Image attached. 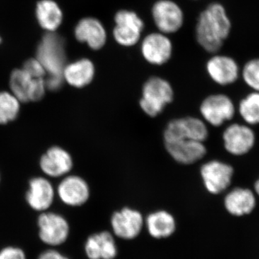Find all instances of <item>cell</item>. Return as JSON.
Returning a JSON list of instances; mask_svg holds the SVG:
<instances>
[{"label": "cell", "instance_id": "6da1fadb", "mask_svg": "<svg viewBox=\"0 0 259 259\" xmlns=\"http://www.w3.org/2000/svg\"><path fill=\"white\" fill-rule=\"evenodd\" d=\"M231 29V20L223 5L212 3L199 15L196 27V37L204 50L215 53L223 47Z\"/></svg>", "mask_w": 259, "mask_h": 259}, {"label": "cell", "instance_id": "7a4b0ae2", "mask_svg": "<svg viewBox=\"0 0 259 259\" xmlns=\"http://www.w3.org/2000/svg\"><path fill=\"white\" fill-rule=\"evenodd\" d=\"M175 93L171 83L158 76H153L144 83L140 107L146 115L156 117L174 100Z\"/></svg>", "mask_w": 259, "mask_h": 259}, {"label": "cell", "instance_id": "3957f363", "mask_svg": "<svg viewBox=\"0 0 259 259\" xmlns=\"http://www.w3.org/2000/svg\"><path fill=\"white\" fill-rule=\"evenodd\" d=\"M36 59L41 63L48 76H63L66 65L64 39L56 32H47L37 46Z\"/></svg>", "mask_w": 259, "mask_h": 259}, {"label": "cell", "instance_id": "277c9868", "mask_svg": "<svg viewBox=\"0 0 259 259\" xmlns=\"http://www.w3.org/2000/svg\"><path fill=\"white\" fill-rule=\"evenodd\" d=\"M209 136L207 123L199 117H187L174 119L167 124L163 131V142L179 140H193L204 142Z\"/></svg>", "mask_w": 259, "mask_h": 259}, {"label": "cell", "instance_id": "5b68a950", "mask_svg": "<svg viewBox=\"0 0 259 259\" xmlns=\"http://www.w3.org/2000/svg\"><path fill=\"white\" fill-rule=\"evenodd\" d=\"M234 102L224 94H214L204 98L199 106L202 120L213 127H221L236 115Z\"/></svg>", "mask_w": 259, "mask_h": 259}, {"label": "cell", "instance_id": "8992f818", "mask_svg": "<svg viewBox=\"0 0 259 259\" xmlns=\"http://www.w3.org/2000/svg\"><path fill=\"white\" fill-rule=\"evenodd\" d=\"M234 172L231 164L220 160L206 162L200 168V176L204 188L214 195L222 194L229 188Z\"/></svg>", "mask_w": 259, "mask_h": 259}, {"label": "cell", "instance_id": "52a82bcc", "mask_svg": "<svg viewBox=\"0 0 259 259\" xmlns=\"http://www.w3.org/2000/svg\"><path fill=\"white\" fill-rule=\"evenodd\" d=\"M12 93L21 102H36L46 93L45 78L32 77L23 69H15L10 79Z\"/></svg>", "mask_w": 259, "mask_h": 259}, {"label": "cell", "instance_id": "ba28073f", "mask_svg": "<svg viewBox=\"0 0 259 259\" xmlns=\"http://www.w3.org/2000/svg\"><path fill=\"white\" fill-rule=\"evenodd\" d=\"M37 226L40 241L49 246L62 245L69 238V223L57 213H42L37 219Z\"/></svg>", "mask_w": 259, "mask_h": 259}, {"label": "cell", "instance_id": "9c48e42d", "mask_svg": "<svg viewBox=\"0 0 259 259\" xmlns=\"http://www.w3.org/2000/svg\"><path fill=\"white\" fill-rule=\"evenodd\" d=\"M222 139L227 152L233 156H242L253 149L256 137L251 126L233 123L223 131Z\"/></svg>", "mask_w": 259, "mask_h": 259}, {"label": "cell", "instance_id": "30bf717a", "mask_svg": "<svg viewBox=\"0 0 259 259\" xmlns=\"http://www.w3.org/2000/svg\"><path fill=\"white\" fill-rule=\"evenodd\" d=\"M113 35L116 41L124 47H132L139 41L144 28L143 20L136 13L120 10L116 13Z\"/></svg>", "mask_w": 259, "mask_h": 259}, {"label": "cell", "instance_id": "8fae6325", "mask_svg": "<svg viewBox=\"0 0 259 259\" xmlns=\"http://www.w3.org/2000/svg\"><path fill=\"white\" fill-rule=\"evenodd\" d=\"M114 234L121 239L132 240L139 236L145 223L137 209L124 207L114 212L110 220Z\"/></svg>", "mask_w": 259, "mask_h": 259}, {"label": "cell", "instance_id": "7c38bea8", "mask_svg": "<svg viewBox=\"0 0 259 259\" xmlns=\"http://www.w3.org/2000/svg\"><path fill=\"white\" fill-rule=\"evenodd\" d=\"M58 195L61 202L71 207L83 205L90 197V188L82 177L71 175L64 177L58 187Z\"/></svg>", "mask_w": 259, "mask_h": 259}, {"label": "cell", "instance_id": "4fadbf2b", "mask_svg": "<svg viewBox=\"0 0 259 259\" xmlns=\"http://www.w3.org/2000/svg\"><path fill=\"white\" fill-rule=\"evenodd\" d=\"M165 148L175 161L182 165H191L202 160L207 154L204 142L193 140H179L164 143Z\"/></svg>", "mask_w": 259, "mask_h": 259}, {"label": "cell", "instance_id": "5bb4252c", "mask_svg": "<svg viewBox=\"0 0 259 259\" xmlns=\"http://www.w3.org/2000/svg\"><path fill=\"white\" fill-rule=\"evenodd\" d=\"M152 15L157 28L165 33L177 31L183 24L182 10L170 0H159L156 3L153 7Z\"/></svg>", "mask_w": 259, "mask_h": 259}, {"label": "cell", "instance_id": "9a60e30c", "mask_svg": "<svg viewBox=\"0 0 259 259\" xmlns=\"http://www.w3.org/2000/svg\"><path fill=\"white\" fill-rule=\"evenodd\" d=\"M206 69L211 79L221 86L231 85L239 77V66L229 56H213L207 61Z\"/></svg>", "mask_w": 259, "mask_h": 259}, {"label": "cell", "instance_id": "2e32d148", "mask_svg": "<svg viewBox=\"0 0 259 259\" xmlns=\"http://www.w3.org/2000/svg\"><path fill=\"white\" fill-rule=\"evenodd\" d=\"M141 52L149 64L160 66L166 64L171 58L172 44L163 34H150L142 42Z\"/></svg>", "mask_w": 259, "mask_h": 259}, {"label": "cell", "instance_id": "e0dca14e", "mask_svg": "<svg viewBox=\"0 0 259 259\" xmlns=\"http://www.w3.org/2000/svg\"><path fill=\"white\" fill-rule=\"evenodd\" d=\"M42 171L51 177L65 176L73 168V159L64 148L54 146L48 150L40 162Z\"/></svg>", "mask_w": 259, "mask_h": 259}, {"label": "cell", "instance_id": "ac0fdd59", "mask_svg": "<svg viewBox=\"0 0 259 259\" xmlns=\"http://www.w3.org/2000/svg\"><path fill=\"white\" fill-rule=\"evenodd\" d=\"M255 192L245 187H235L226 194L225 208L236 217L247 215L254 210L256 206Z\"/></svg>", "mask_w": 259, "mask_h": 259}, {"label": "cell", "instance_id": "d6986e66", "mask_svg": "<svg viewBox=\"0 0 259 259\" xmlns=\"http://www.w3.org/2000/svg\"><path fill=\"white\" fill-rule=\"evenodd\" d=\"M74 34L76 40L86 42L93 50L102 49L106 42V31L97 19L86 18L80 20L75 28Z\"/></svg>", "mask_w": 259, "mask_h": 259}, {"label": "cell", "instance_id": "ffe728a7", "mask_svg": "<svg viewBox=\"0 0 259 259\" xmlns=\"http://www.w3.org/2000/svg\"><path fill=\"white\" fill-rule=\"evenodd\" d=\"M84 250L89 259H115L117 255L114 237L107 231L89 237L85 243Z\"/></svg>", "mask_w": 259, "mask_h": 259}, {"label": "cell", "instance_id": "44dd1931", "mask_svg": "<svg viewBox=\"0 0 259 259\" xmlns=\"http://www.w3.org/2000/svg\"><path fill=\"white\" fill-rule=\"evenodd\" d=\"M54 196V187L47 179L36 177L30 181L26 200L32 209L39 212L47 210L53 204Z\"/></svg>", "mask_w": 259, "mask_h": 259}, {"label": "cell", "instance_id": "7402d4cb", "mask_svg": "<svg viewBox=\"0 0 259 259\" xmlns=\"http://www.w3.org/2000/svg\"><path fill=\"white\" fill-rule=\"evenodd\" d=\"M95 67L93 61L88 59H81L65 66L63 78L70 86L75 88H83L93 81Z\"/></svg>", "mask_w": 259, "mask_h": 259}, {"label": "cell", "instance_id": "603a6c76", "mask_svg": "<svg viewBox=\"0 0 259 259\" xmlns=\"http://www.w3.org/2000/svg\"><path fill=\"white\" fill-rule=\"evenodd\" d=\"M35 16L39 25L47 32H56L63 21V13L54 0H40L37 3Z\"/></svg>", "mask_w": 259, "mask_h": 259}, {"label": "cell", "instance_id": "cb8c5ba5", "mask_svg": "<svg viewBox=\"0 0 259 259\" xmlns=\"http://www.w3.org/2000/svg\"><path fill=\"white\" fill-rule=\"evenodd\" d=\"M145 223L148 233L156 239L168 238L176 231L175 218L166 210L151 213L146 218Z\"/></svg>", "mask_w": 259, "mask_h": 259}, {"label": "cell", "instance_id": "d4e9b609", "mask_svg": "<svg viewBox=\"0 0 259 259\" xmlns=\"http://www.w3.org/2000/svg\"><path fill=\"white\" fill-rule=\"evenodd\" d=\"M238 111L247 125H259V93L253 91L243 97L238 104Z\"/></svg>", "mask_w": 259, "mask_h": 259}, {"label": "cell", "instance_id": "484cf974", "mask_svg": "<svg viewBox=\"0 0 259 259\" xmlns=\"http://www.w3.org/2000/svg\"><path fill=\"white\" fill-rule=\"evenodd\" d=\"M20 101L13 93H0V124H7L18 117Z\"/></svg>", "mask_w": 259, "mask_h": 259}, {"label": "cell", "instance_id": "4316f807", "mask_svg": "<svg viewBox=\"0 0 259 259\" xmlns=\"http://www.w3.org/2000/svg\"><path fill=\"white\" fill-rule=\"evenodd\" d=\"M243 81L253 92L259 93V59H252L245 64L242 71Z\"/></svg>", "mask_w": 259, "mask_h": 259}, {"label": "cell", "instance_id": "83f0119b", "mask_svg": "<svg viewBox=\"0 0 259 259\" xmlns=\"http://www.w3.org/2000/svg\"><path fill=\"white\" fill-rule=\"evenodd\" d=\"M23 69L25 70L27 73L32 77L40 79V78H45L47 71L44 69V66L36 58L30 59L25 61L23 65Z\"/></svg>", "mask_w": 259, "mask_h": 259}, {"label": "cell", "instance_id": "f1b7e54d", "mask_svg": "<svg viewBox=\"0 0 259 259\" xmlns=\"http://www.w3.org/2000/svg\"><path fill=\"white\" fill-rule=\"evenodd\" d=\"M0 259H27V257L21 248L8 246L0 250Z\"/></svg>", "mask_w": 259, "mask_h": 259}, {"label": "cell", "instance_id": "f546056e", "mask_svg": "<svg viewBox=\"0 0 259 259\" xmlns=\"http://www.w3.org/2000/svg\"><path fill=\"white\" fill-rule=\"evenodd\" d=\"M46 86L51 91H56L62 87L64 80L61 76H48L45 78Z\"/></svg>", "mask_w": 259, "mask_h": 259}, {"label": "cell", "instance_id": "4dcf8cb0", "mask_svg": "<svg viewBox=\"0 0 259 259\" xmlns=\"http://www.w3.org/2000/svg\"><path fill=\"white\" fill-rule=\"evenodd\" d=\"M37 259H69L60 252L54 249L45 250L39 255Z\"/></svg>", "mask_w": 259, "mask_h": 259}, {"label": "cell", "instance_id": "1f68e13d", "mask_svg": "<svg viewBox=\"0 0 259 259\" xmlns=\"http://www.w3.org/2000/svg\"><path fill=\"white\" fill-rule=\"evenodd\" d=\"M253 192H255V195L258 196L259 197V177L258 180L255 181L254 183V191Z\"/></svg>", "mask_w": 259, "mask_h": 259}, {"label": "cell", "instance_id": "d6a6232c", "mask_svg": "<svg viewBox=\"0 0 259 259\" xmlns=\"http://www.w3.org/2000/svg\"><path fill=\"white\" fill-rule=\"evenodd\" d=\"M2 42V38H1V37H0V44H1Z\"/></svg>", "mask_w": 259, "mask_h": 259}]
</instances>
